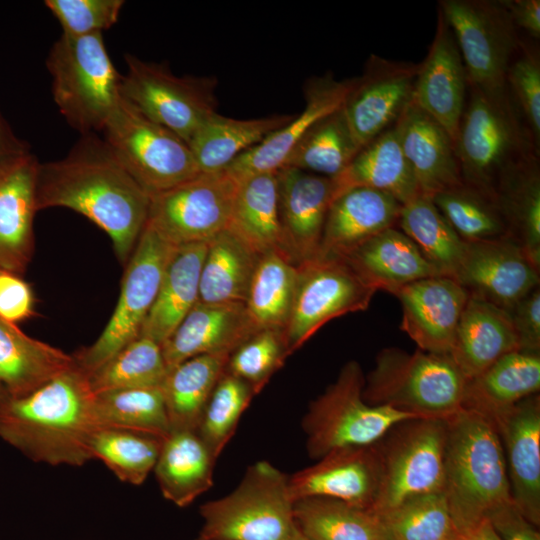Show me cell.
<instances>
[{"label": "cell", "mask_w": 540, "mask_h": 540, "mask_svg": "<svg viewBox=\"0 0 540 540\" xmlns=\"http://www.w3.org/2000/svg\"><path fill=\"white\" fill-rule=\"evenodd\" d=\"M36 199L38 211L65 207L88 218L108 234L125 265L150 204V196L96 133L82 135L65 157L39 164Z\"/></svg>", "instance_id": "6da1fadb"}, {"label": "cell", "mask_w": 540, "mask_h": 540, "mask_svg": "<svg viewBox=\"0 0 540 540\" xmlns=\"http://www.w3.org/2000/svg\"><path fill=\"white\" fill-rule=\"evenodd\" d=\"M98 427L89 375L76 363L0 407V439L37 463L85 465Z\"/></svg>", "instance_id": "7a4b0ae2"}, {"label": "cell", "mask_w": 540, "mask_h": 540, "mask_svg": "<svg viewBox=\"0 0 540 540\" xmlns=\"http://www.w3.org/2000/svg\"><path fill=\"white\" fill-rule=\"evenodd\" d=\"M443 493L455 533L475 529L512 502L504 451L495 423L461 408L445 419Z\"/></svg>", "instance_id": "3957f363"}, {"label": "cell", "mask_w": 540, "mask_h": 540, "mask_svg": "<svg viewBox=\"0 0 540 540\" xmlns=\"http://www.w3.org/2000/svg\"><path fill=\"white\" fill-rule=\"evenodd\" d=\"M455 145L463 183L493 197L510 167L539 154L507 87H468Z\"/></svg>", "instance_id": "277c9868"}, {"label": "cell", "mask_w": 540, "mask_h": 540, "mask_svg": "<svg viewBox=\"0 0 540 540\" xmlns=\"http://www.w3.org/2000/svg\"><path fill=\"white\" fill-rule=\"evenodd\" d=\"M465 384L449 355L390 347L377 354L363 398L370 405L445 420L462 408Z\"/></svg>", "instance_id": "5b68a950"}, {"label": "cell", "mask_w": 540, "mask_h": 540, "mask_svg": "<svg viewBox=\"0 0 540 540\" xmlns=\"http://www.w3.org/2000/svg\"><path fill=\"white\" fill-rule=\"evenodd\" d=\"M55 104L81 135L102 131L121 99V77L102 33L62 34L46 60Z\"/></svg>", "instance_id": "8992f818"}, {"label": "cell", "mask_w": 540, "mask_h": 540, "mask_svg": "<svg viewBox=\"0 0 540 540\" xmlns=\"http://www.w3.org/2000/svg\"><path fill=\"white\" fill-rule=\"evenodd\" d=\"M288 476L268 461L250 465L226 496L200 506L206 540H288L296 530Z\"/></svg>", "instance_id": "52a82bcc"}, {"label": "cell", "mask_w": 540, "mask_h": 540, "mask_svg": "<svg viewBox=\"0 0 540 540\" xmlns=\"http://www.w3.org/2000/svg\"><path fill=\"white\" fill-rule=\"evenodd\" d=\"M365 376L360 364L351 360L336 380L313 400L302 420L306 448L312 459L344 447L370 446L394 425L414 415L368 404L363 398Z\"/></svg>", "instance_id": "ba28073f"}, {"label": "cell", "mask_w": 540, "mask_h": 540, "mask_svg": "<svg viewBox=\"0 0 540 540\" xmlns=\"http://www.w3.org/2000/svg\"><path fill=\"white\" fill-rule=\"evenodd\" d=\"M101 132L122 167L150 197L200 173L185 141L122 97Z\"/></svg>", "instance_id": "9c48e42d"}, {"label": "cell", "mask_w": 540, "mask_h": 540, "mask_svg": "<svg viewBox=\"0 0 540 540\" xmlns=\"http://www.w3.org/2000/svg\"><path fill=\"white\" fill-rule=\"evenodd\" d=\"M446 421L412 418L374 444L380 468L372 512L383 514L421 495L443 492Z\"/></svg>", "instance_id": "30bf717a"}, {"label": "cell", "mask_w": 540, "mask_h": 540, "mask_svg": "<svg viewBox=\"0 0 540 540\" xmlns=\"http://www.w3.org/2000/svg\"><path fill=\"white\" fill-rule=\"evenodd\" d=\"M174 247L145 225L126 263L110 320L92 345L73 355L75 363L88 375L139 338Z\"/></svg>", "instance_id": "8fae6325"}, {"label": "cell", "mask_w": 540, "mask_h": 540, "mask_svg": "<svg viewBox=\"0 0 540 540\" xmlns=\"http://www.w3.org/2000/svg\"><path fill=\"white\" fill-rule=\"evenodd\" d=\"M121 97L156 123L188 141L217 112L215 76H177L164 65L126 55Z\"/></svg>", "instance_id": "7c38bea8"}, {"label": "cell", "mask_w": 540, "mask_h": 540, "mask_svg": "<svg viewBox=\"0 0 540 540\" xmlns=\"http://www.w3.org/2000/svg\"><path fill=\"white\" fill-rule=\"evenodd\" d=\"M376 292L342 256L317 254L297 264L293 305L283 331L288 354L330 320L366 310Z\"/></svg>", "instance_id": "4fadbf2b"}, {"label": "cell", "mask_w": 540, "mask_h": 540, "mask_svg": "<svg viewBox=\"0 0 540 540\" xmlns=\"http://www.w3.org/2000/svg\"><path fill=\"white\" fill-rule=\"evenodd\" d=\"M438 10L458 45L468 87L506 88L521 40L502 0H440Z\"/></svg>", "instance_id": "5bb4252c"}, {"label": "cell", "mask_w": 540, "mask_h": 540, "mask_svg": "<svg viewBox=\"0 0 540 540\" xmlns=\"http://www.w3.org/2000/svg\"><path fill=\"white\" fill-rule=\"evenodd\" d=\"M238 185L226 169L199 173L151 196L146 224L173 246L207 243L227 229Z\"/></svg>", "instance_id": "9a60e30c"}, {"label": "cell", "mask_w": 540, "mask_h": 540, "mask_svg": "<svg viewBox=\"0 0 540 540\" xmlns=\"http://www.w3.org/2000/svg\"><path fill=\"white\" fill-rule=\"evenodd\" d=\"M418 63L371 54L342 109L359 148L392 127L413 101Z\"/></svg>", "instance_id": "2e32d148"}, {"label": "cell", "mask_w": 540, "mask_h": 540, "mask_svg": "<svg viewBox=\"0 0 540 540\" xmlns=\"http://www.w3.org/2000/svg\"><path fill=\"white\" fill-rule=\"evenodd\" d=\"M539 269L510 237L465 241L454 279L469 295L509 311L539 286Z\"/></svg>", "instance_id": "e0dca14e"}, {"label": "cell", "mask_w": 540, "mask_h": 540, "mask_svg": "<svg viewBox=\"0 0 540 540\" xmlns=\"http://www.w3.org/2000/svg\"><path fill=\"white\" fill-rule=\"evenodd\" d=\"M379 479V460L373 444L326 453L315 464L288 476V488L293 502L330 498L372 511Z\"/></svg>", "instance_id": "ac0fdd59"}, {"label": "cell", "mask_w": 540, "mask_h": 540, "mask_svg": "<svg viewBox=\"0 0 540 540\" xmlns=\"http://www.w3.org/2000/svg\"><path fill=\"white\" fill-rule=\"evenodd\" d=\"M39 164L29 150L0 162V270L19 276L26 271L35 249Z\"/></svg>", "instance_id": "d6986e66"}, {"label": "cell", "mask_w": 540, "mask_h": 540, "mask_svg": "<svg viewBox=\"0 0 540 540\" xmlns=\"http://www.w3.org/2000/svg\"><path fill=\"white\" fill-rule=\"evenodd\" d=\"M394 295L402 307L400 328L417 348L449 355L468 292L454 278L438 275L408 284Z\"/></svg>", "instance_id": "ffe728a7"}, {"label": "cell", "mask_w": 540, "mask_h": 540, "mask_svg": "<svg viewBox=\"0 0 540 540\" xmlns=\"http://www.w3.org/2000/svg\"><path fill=\"white\" fill-rule=\"evenodd\" d=\"M468 82L453 33L438 10L436 31L421 63L413 102L440 123L456 139L465 109Z\"/></svg>", "instance_id": "44dd1931"}, {"label": "cell", "mask_w": 540, "mask_h": 540, "mask_svg": "<svg viewBox=\"0 0 540 540\" xmlns=\"http://www.w3.org/2000/svg\"><path fill=\"white\" fill-rule=\"evenodd\" d=\"M502 443L511 500L540 525V397L531 395L494 421Z\"/></svg>", "instance_id": "7402d4cb"}, {"label": "cell", "mask_w": 540, "mask_h": 540, "mask_svg": "<svg viewBox=\"0 0 540 540\" xmlns=\"http://www.w3.org/2000/svg\"><path fill=\"white\" fill-rule=\"evenodd\" d=\"M280 220L288 252L299 264L319 252L329 207L336 195L333 178L284 166L277 171Z\"/></svg>", "instance_id": "603a6c76"}, {"label": "cell", "mask_w": 540, "mask_h": 540, "mask_svg": "<svg viewBox=\"0 0 540 540\" xmlns=\"http://www.w3.org/2000/svg\"><path fill=\"white\" fill-rule=\"evenodd\" d=\"M353 80H336L330 73L310 78L304 86L303 111L239 156L226 170L238 181L255 174L277 172L309 127L342 106Z\"/></svg>", "instance_id": "cb8c5ba5"}, {"label": "cell", "mask_w": 540, "mask_h": 540, "mask_svg": "<svg viewBox=\"0 0 540 540\" xmlns=\"http://www.w3.org/2000/svg\"><path fill=\"white\" fill-rule=\"evenodd\" d=\"M395 126L420 195L432 198L463 183L455 141L440 123L412 101Z\"/></svg>", "instance_id": "d4e9b609"}, {"label": "cell", "mask_w": 540, "mask_h": 540, "mask_svg": "<svg viewBox=\"0 0 540 540\" xmlns=\"http://www.w3.org/2000/svg\"><path fill=\"white\" fill-rule=\"evenodd\" d=\"M256 332L244 304L198 301L161 345L167 370L198 355L231 354Z\"/></svg>", "instance_id": "484cf974"}, {"label": "cell", "mask_w": 540, "mask_h": 540, "mask_svg": "<svg viewBox=\"0 0 540 540\" xmlns=\"http://www.w3.org/2000/svg\"><path fill=\"white\" fill-rule=\"evenodd\" d=\"M402 204L391 195L368 187H352L332 201L318 254L344 255L394 227Z\"/></svg>", "instance_id": "4316f807"}, {"label": "cell", "mask_w": 540, "mask_h": 540, "mask_svg": "<svg viewBox=\"0 0 540 540\" xmlns=\"http://www.w3.org/2000/svg\"><path fill=\"white\" fill-rule=\"evenodd\" d=\"M518 350L508 312L469 295L449 353L465 379L479 375L504 355Z\"/></svg>", "instance_id": "83f0119b"}, {"label": "cell", "mask_w": 540, "mask_h": 540, "mask_svg": "<svg viewBox=\"0 0 540 540\" xmlns=\"http://www.w3.org/2000/svg\"><path fill=\"white\" fill-rule=\"evenodd\" d=\"M341 256L377 291L384 290L393 295L408 284L440 275L397 226L380 232Z\"/></svg>", "instance_id": "f1b7e54d"}, {"label": "cell", "mask_w": 540, "mask_h": 540, "mask_svg": "<svg viewBox=\"0 0 540 540\" xmlns=\"http://www.w3.org/2000/svg\"><path fill=\"white\" fill-rule=\"evenodd\" d=\"M207 243L175 246L140 336L162 345L199 301Z\"/></svg>", "instance_id": "f546056e"}, {"label": "cell", "mask_w": 540, "mask_h": 540, "mask_svg": "<svg viewBox=\"0 0 540 540\" xmlns=\"http://www.w3.org/2000/svg\"><path fill=\"white\" fill-rule=\"evenodd\" d=\"M333 180L335 197L352 187H368L387 193L402 205L420 195L395 124L362 146L348 167Z\"/></svg>", "instance_id": "4dcf8cb0"}, {"label": "cell", "mask_w": 540, "mask_h": 540, "mask_svg": "<svg viewBox=\"0 0 540 540\" xmlns=\"http://www.w3.org/2000/svg\"><path fill=\"white\" fill-rule=\"evenodd\" d=\"M540 390V353L514 351L479 375L466 380L462 408L493 422L521 400Z\"/></svg>", "instance_id": "1f68e13d"}, {"label": "cell", "mask_w": 540, "mask_h": 540, "mask_svg": "<svg viewBox=\"0 0 540 540\" xmlns=\"http://www.w3.org/2000/svg\"><path fill=\"white\" fill-rule=\"evenodd\" d=\"M227 229L260 257L279 252L292 260L280 220L277 172L239 181Z\"/></svg>", "instance_id": "d6a6232c"}, {"label": "cell", "mask_w": 540, "mask_h": 540, "mask_svg": "<svg viewBox=\"0 0 540 540\" xmlns=\"http://www.w3.org/2000/svg\"><path fill=\"white\" fill-rule=\"evenodd\" d=\"M74 364L73 355L0 317V386L10 398L28 395Z\"/></svg>", "instance_id": "836d02e7"}, {"label": "cell", "mask_w": 540, "mask_h": 540, "mask_svg": "<svg viewBox=\"0 0 540 540\" xmlns=\"http://www.w3.org/2000/svg\"><path fill=\"white\" fill-rule=\"evenodd\" d=\"M215 461L196 431H171L153 470L163 497L178 507L190 505L213 485Z\"/></svg>", "instance_id": "e575fe53"}, {"label": "cell", "mask_w": 540, "mask_h": 540, "mask_svg": "<svg viewBox=\"0 0 540 540\" xmlns=\"http://www.w3.org/2000/svg\"><path fill=\"white\" fill-rule=\"evenodd\" d=\"M292 115L277 114L252 119L210 115L188 141L200 173L225 170L239 156L287 124Z\"/></svg>", "instance_id": "d590c367"}, {"label": "cell", "mask_w": 540, "mask_h": 540, "mask_svg": "<svg viewBox=\"0 0 540 540\" xmlns=\"http://www.w3.org/2000/svg\"><path fill=\"white\" fill-rule=\"evenodd\" d=\"M495 200L508 228L530 260L540 268V167L532 153L500 178Z\"/></svg>", "instance_id": "8d00e7d4"}, {"label": "cell", "mask_w": 540, "mask_h": 540, "mask_svg": "<svg viewBox=\"0 0 540 540\" xmlns=\"http://www.w3.org/2000/svg\"><path fill=\"white\" fill-rule=\"evenodd\" d=\"M229 353L203 354L173 367L161 385L171 431H196L204 408L225 372Z\"/></svg>", "instance_id": "74e56055"}, {"label": "cell", "mask_w": 540, "mask_h": 540, "mask_svg": "<svg viewBox=\"0 0 540 540\" xmlns=\"http://www.w3.org/2000/svg\"><path fill=\"white\" fill-rule=\"evenodd\" d=\"M260 256L230 230L207 245L199 285V301L245 304Z\"/></svg>", "instance_id": "f35d334b"}, {"label": "cell", "mask_w": 540, "mask_h": 540, "mask_svg": "<svg viewBox=\"0 0 540 540\" xmlns=\"http://www.w3.org/2000/svg\"><path fill=\"white\" fill-rule=\"evenodd\" d=\"M297 264L279 252L262 255L253 274L245 309L256 331H284L293 305Z\"/></svg>", "instance_id": "ab89813d"}, {"label": "cell", "mask_w": 540, "mask_h": 540, "mask_svg": "<svg viewBox=\"0 0 540 540\" xmlns=\"http://www.w3.org/2000/svg\"><path fill=\"white\" fill-rule=\"evenodd\" d=\"M396 226L414 242L438 274L455 277L464 254L465 241L438 210L432 198L418 195L403 204Z\"/></svg>", "instance_id": "60d3db41"}, {"label": "cell", "mask_w": 540, "mask_h": 540, "mask_svg": "<svg viewBox=\"0 0 540 540\" xmlns=\"http://www.w3.org/2000/svg\"><path fill=\"white\" fill-rule=\"evenodd\" d=\"M359 149L341 106L309 127L284 166L336 178L348 167Z\"/></svg>", "instance_id": "b9f144b4"}, {"label": "cell", "mask_w": 540, "mask_h": 540, "mask_svg": "<svg viewBox=\"0 0 540 540\" xmlns=\"http://www.w3.org/2000/svg\"><path fill=\"white\" fill-rule=\"evenodd\" d=\"M293 514L297 528L309 540H385L375 513L339 500L299 499Z\"/></svg>", "instance_id": "7bdbcfd3"}, {"label": "cell", "mask_w": 540, "mask_h": 540, "mask_svg": "<svg viewBox=\"0 0 540 540\" xmlns=\"http://www.w3.org/2000/svg\"><path fill=\"white\" fill-rule=\"evenodd\" d=\"M99 427H116L165 439L171 426L161 387L118 389L95 393Z\"/></svg>", "instance_id": "ee69618b"}, {"label": "cell", "mask_w": 540, "mask_h": 540, "mask_svg": "<svg viewBox=\"0 0 540 540\" xmlns=\"http://www.w3.org/2000/svg\"><path fill=\"white\" fill-rule=\"evenodd\" d=\"M163 440L135 430L98 427L90 451L120 481L139 486L154 470Z\"/></svg>", "instance_id": "f6af8a7d"}, {"label": "cell", "mask_w": 540, "mask_h": 540, "mask_svg": "<svg viewBox=\"0 0 540 540\" xmlns=\"http://www.w3.org/2000/svg\"><path fill=\"white\" fill-rule=\"evenodd\" d=\"M432 201L466 242L509 237L495 197L462 183L437 193Z\"/></svg>", "instance_id": "bcb514c9"}, {"label": "cell", "mask_w": 540, "mask_h": 540, "mask_svg": "<svg viewBox=\"0 0 540 540\" xmlns=\"http://www.w3.org/2000/svg\"><path fill=\"white\" fill-rule=\"evenodd\" d=\"M167 367L161 345L139 337L89 375L94 393L161 387Z\"/></svg>", "instance_id": "7dc6e473"}, {"label": "cell", "mask_w": 540, "mask_h": 540, "mask_svg": "<svg viewBox=\"0 0 540 540\" xmlns=\"http://www.w3.org/2000/svg\"><path fill=\"white\" fill-rule=\"evenodd\" d=\"M377 516L385 540H452L455 535L443 492L414 497Z\"/></svg>", "instance_id": "c3c4849f"}, {"label": "cell", "mask_w": 540, "mask_h": 540, "mask_svg": "<svg viewBox=\"0 0 540 540\" xmlns=\"http://www.w3.org/2000/svg\"><path fill=\"white\" fill-rule=\"evenodd\" d=\"M256 394L249 383L226 371L219 379L196 429L215 459L233 436L241 415Z\"/></svg>", "instance_id": "681fc988"}, {"label": "cell", "mask_w": 540, "mask_h": 540, "mask_svg": "<svg viewBox=\"0 0 540 540\" xmlns=\"http://www.w3.org/2000/svg\"><path fill=\"white\" fill-rule=\"evenodd\" d=\"M288 356L283 331L261 330L230 354L225 371L246 381L258 393Z\"/></svg>", "instance_id": "f907efd6"}, {"label": "cell", "mask_w": 540, "mask_h": 540, "mask_svg": "<svg viewBox=\"0 0 540 540\" xmlns=\"http://www.w3.org/2000/svg\"><path fill=\"white\" fill-rule=\"evenodd\" d=\"M506 87L539 150L540 62L533 47L521 42L506 72Z\"/></svg>", "instance_id": "816d5d0a"}, {"label": "cell", "mask_w": 540, "mask_h": 540, "mask_svg": "<svg viewBox=\"0 0 540 540\" xmlns=\"http://www.w3.org/2000/svg\"><path fill=\"white\" fill-rule=\"evenodd\" d=\"M46 7L60 23L64 35L102 33L113 26L123 0H46Z\"/></svg>", "instance_id": "f5cc1de1"}, {"label": "cell", "mask_w": 540, "mask_h": 540, "mask_svg": "<svg viewBox=\"0 0 540 540\" xmlns=\"http://www.w3.org/2000/svg\"><path fill=\"white\" fill-rule=\"evenodd\" d=\"M520 351L540 353L539 286L520 299L509 311Z\"/></svg>", "instance_id": "db71d44e"}, {"label": "cell", "mask_w": 540, "mask_h": 540, "mask_svg": "<svg viewBox=\"0 0 540 540\" xmlns=\"http://www.w3.org/2000/svg\"><path fill=\"white\" fill-rule=\"evenodd\" d=\"M34 315V296L21 276L0 270V317L17 323Z\"/></svg>", "instance_id": "11a10c76"}, {"label": "cell", "mask_w": 540, "mask_h": 540, "mask_svg": "<svg viewBox=\"0 0 540 540\" xmlns=\"http://www.w3.org/2000/svg\"><path fill=\"white\" fill-rule=\"evenodd\" d=\"M488 520L500 540H540L539 527L529 522L513 502L493 511Z\"/></svg>", "instance_id": "9f6ffc18"}, {"label": "cell", "mask_w": 540, "mask_h": 540, "mask_svg": "<svg viewBox=\"0 0 540 540\" xmlns=\"http://www.w3.org/2000/svg\"><path fill=\"white\" fill-rule=\"evenodd\" d=\"M510 18L517 28L524 30L534 39L540 37L539 0H502Z\"/></svg>", "instance_id": "6f0895ef"}, {"label": "cell", "mask_w": 540, "mask_h": 540, "mask_svg": "<svg viewBox=\"0 0 540 540\" xmlns=\"http://www.w3.org/2000/svg\"><path fill=\"white\" fill-rule=\"evenodd\" d=\"M27 150V146L13 134L0 115V162L10 156Z\"/></svg>", "instance_id": "680465c9"}, {"label": "cell", "mask_w": 540, "mask_h": 540, "mask_svg": "<svg viewBox=\"0 0 540 540\" xmlns=\"http://www.w3.org/2000/svg\"><path fill=\"white\" fill-rule=\"evenodd\" d=\"M452 540H500L489 520L466 533H455Z\"/></svg>", "instance_id": "91938a15"}, {"label": "cell", "mask_w": 540, "mask_h": 540, "mask_svg": "<svg viewBox=\"0 0 540 540\" xmlns=\"http://www.w3.org/2000/svg\"><path fill=\"white\" fill-rule=\"evenodd\" d=\"M288 540H309L305 535H303L296 526V530Z\"/></svg>", "instance_id": "94428289"}, {"label": "cell", "mask_w": 540, "mask_h": 540, "mask_svg": "<svg viewBox=\"0 0 540 540\" xmlns=\"http://www.w3.org/2000/svg\"><path fill=\"white\" fill-rule=\"evenodd\" d=\"M10 399V396L7 394V392L0 386V407L4 405L8 400Z\"/></svg>", "instance_id": "6125c7cd"}, {"label": "cell", "mask_w": 540, "mask_h": 540, "mask_svg": "<svg viewBox=\"0 0 540 540\" xmlns=\"http://www.w3.org/2000/svg\"><path fill=\"white\" fill-rule=\"evenodd\" d=\"M196 540H206V539H203V538H200V537H197Z\"/></svg>", "instance_id": "be15d7a7"}]
</instances>
